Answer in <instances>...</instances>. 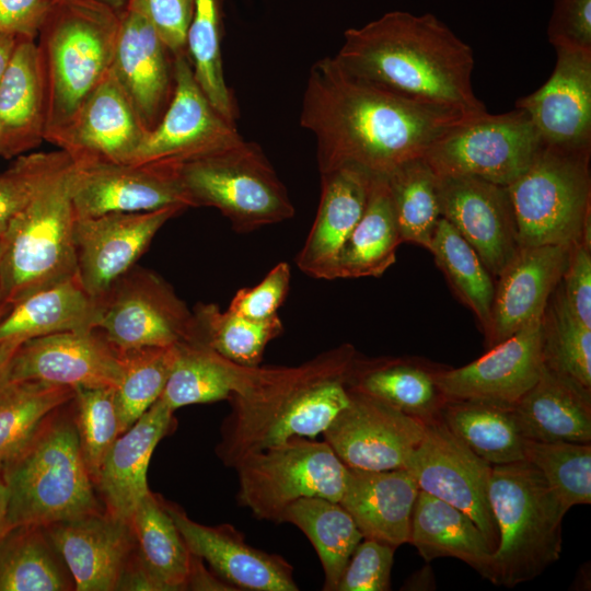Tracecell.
I'll return each instance as SVG.
<instances>
[{
	"label": "cell",
	"mask_w": 591,
	"mask_h": 591,
	"mask_svg": "<svg viewBox=\"0 0 591 591\" xmlns=\"http://www.w3.org/2000/svg\"><path fill=\"white\" fill-rule=\"evenodd\" d=\"M189 208L218 209L239 233L288 220L294 207L260 147L242 140L175 164Z\"/></svg>",
	"instance_id": "9"
},
{
	"label": "cell",
	"mask_w": 591,
	"mask_h": 591,
	"mask_svg": "<svg viewBox=\"0 0 591 591\" xmlns=\"http://www.w3.org/2000/svg\"><path fill=\"white\" fill-rule=\"evenodd\" d=\"M46 8L45 0H0V34L36 38Z\"/></svg>",
	"instance_id": "56"
},
{
	"label": "cell",
	"mask_w": 591,
	"mask_h": 591,
	"mask_svg": "<svg viewBox=\"0 0 591 591\" xmlns=\"http://www.w3.org/2000/svg\"><path fill=\"white\" fill-rule=\"evenodd\" d=\"M394 547L363 537L351 554L336 591H386L390 589Z\"/></svg>",
	"instance_id": "51"
},
{
	"label": "cell",
	"mask_w": 591,
	"mask_h": 591,
	"mask_svg": "<svg viewBox=\"0 0 591 591\" xmlns=\"http://www.w3.org/2000/svg\"><path fill=\"white\" fill-rule=\"evenodd\" d=\"M74 392L39 381L11 383L0 396V466L25 444L49 414L70 402Z\"/></svg>",
	"instance_id": "45"
},
{
	"label": "cell",
	"mask_w": 591,
	"mask_h": 591,
	"mask_svg": "<svg viewBox=\"0 0 591 591\" xmlns=\"http://www.w3.org/2000/svg\"><path fill=\"white\" fill-rule=\"evenodd\" d=\"M174 61L139 1L128 0L119 12L112 72L148 131L159 124L172 100Z\"/></svg>",
	"instance_id": "22"
},
{
	"label": "cell",
	"mask_w": 591,
	"mask_h": 591,
	"mask_svg": "<svg viewBox=\"0 0 591 591\" xmlns=\"http://www.w3.org/2000/svg\"><path fill=\"white\" fill-rule=\"evenodd\" d=\"M174 58L188 56L187 32L195 0H138Z\"/></svg>",
	"instance_id": "53"
},
{
	"label": "cell",
	"mask_w": 591,
	"mask_h": 591,
	"mask_svg": "<svg viewBox=\"0 0 591 591\" xmlns=\"http://www.w3.org/2000/svg\"><path fill=\"white\" fill-rule=\"evenodd\" d=\"M223 0H195L187 32V53L194 77L213 105L228 120L235 123L236 106L223 72Z\"/></svg>",
	"instance_id": "43"
},
{
	"label": "cell",
	"mask_w": 591,
	"mask_h": 591,
	"mask_svg": "<svg viewBox=\"0 0 591 591\" xmlns=\"http://www.w3.org/2000/svg\"><path fill=\"white\" fill-rule=\"evenodd\" d=\"M200 343L224 358L246 367L259 366L269 341L282 331L279 315L256 321L215 303H198L193 310Z\"/></svg>",
	"instance_id": "44"
},
{
	"label": "cell",
	"mask_w": 591,
	"mask_h": 591,
	"mask_svg": "<svg viewBox=\"0 0 591 591\" xmlns=\"http://www.w3.org/2000/svg\"><path fill=\"white\" fill-rule=\"evenodd\" d=\"M339 503L366 538L396 548L408 543L417 482L405 468L366 471L348 467Z\"/></svg>",
	"instance_id": "29"
},
{
	"label": "cell",
	"mask_w": 591,
	"mask_h": 591,
	"mask_svg": "<svg viewBox=\"0 0 591 591\" xmlns=\"http://www.w3.org/2000/svg\"><path fill=\"white\" fill-rule=\"evenodd\" d=\"M65 405L0 466L10 494L12 528H47L104 510L82 455L73 413H63Z\"/></svg>",
	"instance_id": "5"
},
{
	"label": "cell",
	"mask_w": 591,
	"mask_h": 591,
	"mask_svg": "<svg viewBox=\"0 0 591 591\" xmlns=\"http://www.w3.org/2000/svg\"><path fill=\"white\" fill-rule=\"evenodd\" d=\"M148 134L112 69L72 118L45 135L73 164L129 163Z\"/></svg>",
	"instance_id": "18"
},
{
	"label": "cell",
	"mask_w": 591,
	"mask_h": 591,
	"mask_svg": "<svg viewBox=\"0 0 591 591\" xmlns=\"http://www.w3.org/2000/svg\"><path fill=\"white\" fill-rule=\"evenodd\" d=\"M118 351L121 378L115 387V399L125 432L161 396L177 358V345Z\"/></svg>",
	"instance_id": "46"
},
{
	"label": "cell",
	"mask_w": 591,
	"mask_h": 591,
	"mask_svg": "<svg viewBox=\"0 0 591 591\" xmlns=\"http://www.w3.org/2000/svg\"><path fill=\"white\" fill-rule=\"evenodd\" d=\"M102 301L97 328L117 349L200 343L193 311L151 269L134 266Z\"/></svg>",
	"instance_id": "12"
},
{
	"label": "cell",
	"mask_w": 591,
	"mask_h": 591,
	"mask_svg": "<svg viewBox=\"0 0 591 591\" xmlns=\"http://www.w3.org/2000/svg\"><path fill=\"white\" fill-rule=\"evenodd\" d=\"M357 356L349 344L294 367H264L257 381L233 395L217 453L224 465L294 437L314 439L349 404L346 375Z\"/></svg>",
	"instance_id": "3"
},
{
	"label": "cell",
	"mask_w": 591,
	"mask_h": 591,
	"mask_svg": "<svg viewBox=\"0 0 591 591\" xmlns=\"http://www.w3.org/2000/svg\"><path fill=\"white\" fill-rule=\"evenodd\" d=\"M71 163L68 154L58 149L22 154L0 173V235L33 195Z\"/></svg>",
	"instance_id": "50"
},
{
	"label": "cell",
	"mask_w": 591,
	"mask_h": 591,
	"mask_svg": "<svg viewBox=\"0 0 591 591\" xmlns=\"http://www.w3.org/2000/svg\"><path fill=\"white\" fill-rule=\"evenodd\" d=\"M45 1L48 2L49 0H45ZM96 1L111 7L117 12H120L125 8L128 0H96Z\"/></svg>",
	"instance_id": "61"
},
{
	"label": "cell",
	"mask_w": 591,
	"mask_h": 591,
	"mask_svg": "<svg viewBox=\"0 0 591 591\" xmlns=\"http://www.w3.org/2000/svg\"><path fill=\"white\" fill-rule=\"evenodd\" d=\"M334 58L349 73L412 101L468 115L487 112L473 90L471 46L431 13L391 11L350 27Z\"/></svg>",
	"instance_id": "2"
},
{
	"label": "cell",
	"mask_w": 591,
	"mask_h": 591,
	"mask_svg": "<svg viewBox=\"0 0 591 591\" xmlns=\"http://www.w3.org/2000/svg\"><path fill=\"white\" fill-rule=\"evenodd\" d=\"M234 468L239 473V502L256 518L276 522L301 498L339 502L349 471L325 440L305 437L252 453Z\"/></svg>",
	"instance_id": "10"
},
{
	"label": "cell",
	"mask_w": 591,
	"mask_h": 591,
	"mask_svg": "<svg viewBox=\"0 0 591 591\" xmlns=\"http://www.w3.org/2000/svg\"><path fill=\"white\" fill-rule=\"evenodd\" d=\"M541 331L544 366L591 387V328L572 314L559 283L544 310Z\"/></svg>",
	"instance_id": "47"
},
{
	"label": "cell",
	"mask_w": 591,
	"mask_h": 591,
	"mask_svg": "<svg viewBox=\"0 0 591 591\" xmlns=\"http://www.w3.org/2000/svg\"><path fill=\"white\" fill-rule=\"evenodd\" d=\"M164 505V503H163ZM188 551L205 560L233 589L297 591L292 567L282 558L248 545L230 525L207 526L181 509L164 505Z\"/></svg>",
	"instance_id": "26"
},
{
	"label": "cell",
	"mask_w": 591,
	"mask_h": 591,
	"mask_svg": "<svg viewBox=\"0 0 591 591\" xmlns=\"http://www.w3.org/2000/svg\"><path fill=\"white\" fill-rule=\"evenodd\" d=\"M401 243L386 177L373 175L363 213L338 253L335 279L382 276Z\"/></svg>",
	"instance_id": "36"
},
{
	"label": "cell",
	"mask_w": 591,
	"mask_h": 591,
	"mask_svg": "<svg viewBox=\"0 0 591 591\" xmlns=\"http://www.w3.org/2000/svg\"><path fill=\"white\" fill-rule=\"evenodd\" d=\"M71 164L33 195L3 234L1 288L10 310L27 296L77 275Z\"/></svg>",
	"instance_id": "7"
},
{
	"label": "cell",
	"mask_w": 591,
	"mask_h": 591,
	"mask_svg": "<svg viewBox=\"0 0 591 591\" xmlns=\"http://www.w3.org/2000/svg\"><path fill=\"white\" fill-rule=\"evenodd\" d=\"M589 149L543 144L531 165L506 188L520 247L590 244Z\"/></svg>",
	"instance_id": "8"
},
{
	"label": "cell",
	"mask_w": 591,
	"mask_h": 591,
	"mask_svg": "<svg viewBox=\"0 0 591 591\" xmlns=\"http://www.w3.org/2000/svg\"><path fill=\"white\" fill-rule=\"evenodd\" d=\"M18 36L13 34H0V81L11 60Z\"/></svg>",
	"instance_id": "59"
},
{
	"label": "cell",
	"mask_w": 591,
	"mask_h": 591,
	"mask_svg": "<svg viewBox=\"0 0 591 591\" xmlns=\"http://www.w3.org/2000/svg\"><path fill=\"white\" fill-rule=\"evenodd\" d=\"M549 79L515 101L546 146L591 148V50L557 47Z\"/></svg>",
	"instance_id": "24"
},
{
	"label": "cell",
	"mask_w": 591,
	"mask_h": 591,
	"mask_svg": "<svg viewBox=\"0 0 591 591\" xmlns=\"http://www.w3.org/2000/svg\"><path fill=\"white\" fill-rule=\"evenodd\" d=\"M170 105L130 159L132 164H179L233 146L244 138L198 85L188 56L175 58Z\"/></svg>",
	"instance_id": "14"
},
{
	"label": "cell",
	"mask_w": 591,
	"mask_h": 591,
	"mask_svg": "<svg viewBox=\"0 0 591 591\" xmlns=\"http://www.w3.org/2000/svg\"><path fill=\"white\" fill-rule=\"evenodd\" d=\"M491 467L440 418L426 422L422 438L404 466L420 490L470 515L495 551L498 531L488 496Z\"/></svg>",
	"instance_id": "13"
},
{
	"label": "cell",
	"mask_w": 591,
	"mask_h": 591,
	"mask_svg": "<svg viewBox=\"0 0 591 591\" xmlns=\"http://www.w3.org/2000/svg\"><path fill=\"white\" fill-rule=\"evenodd\" d=\"M264 367L235 363L202 343L177 344V358L159 397L173 412L193 405L230 399L248 390Z\"/></svg>",
	"instance_id": "34"
},
{
	"label": "cell",
	"mask_w": 591,
	"mask_h": 591,
	"mask_svg": "<svg viewBox=\"0 0 591 591\" xmlns=\"http://www.w3.org/2000/svg\"><path fill=\"white\" fill-rule=\"evenodd\" d=\"M488 496L498 544L486 579L512 588L559 559L567 510L534 465L525 460L494 465Z\"/></svg>",
	"instance_id": "6"
},
{
	"label": "cell",
	"mask_w": 591,
	"mask_h": 591,
	"mask_svg": "<svg viewBox=\"0 0 591 591\" xmlns=\"http://www.w3.org/2000/svg\"><path fill=\"white\" fill-rule=\"evenodd\" d=\"M543 141L521 109L485 112L456 126L425 154L438 177L474 176L507 187L531 165Z\"/></svg>",
	"instance_id": "11"
},
{
	"label": "cell",
	"mask_w": 591,
	"mask_h": 591,
	"mask_svg": "<svg viewBox=\"0 0 591 591\" xmlns=\"http://www.w3.org/2000/svg\"><path fill=\"white\" fill-rule=\"evenodd\" d=\"M524 460L534 465L568 511L591 502V445L524 440Z\"/></svg>",
	"instance_id": "48"
},
{
	"label": "cell",
	"mask_w": 591,
	"mask_h": 591,
	"mask_svg": "<svg viewBox=\"0 0 591 591\" xmlns=\"http://www.w3.org/2000/svg\"><path fill=\"white\" fill-rule=\"evenodd\" d=\"M136 558L155 591L187 589L193 555L163 502L149 491L129 521Z\"/></svg>",
	"instance_id": "38"
},
{
	"label": "cell",
	"mask_w": 591,
	"mask_h": 591,
	"mask_svg": "<svg viewBox=\"0 0 591 591\" xmlns=\"http://www.w3.org/2000/svg\"><path fill=\"white\" fill-rule=\"evenodd\" d=\"M72 412L82 455L94 483L108 451L123 433L115 389H76Z\"/></svg>",
	"instance_id": "49"
},
{
	"label": "cell",
	"mask_w": 591,
	"mask_h": 591,
	"mask_svg": "<svg viewBox=\"0 0 591 591\" xmlns=\"http://www.w3.org/2000/svg\"><path fill=\"white\" fill-rule=\"evenodd\" d=\"M69 192L76 218L189 208L175 164L72 163Z\"/></svg>",
	"instance_id": "16"
},
{
	"label": "cell",
	"mask_w": 591,
	"mask_h": 591,
	"mask_svg": "<svg viewBox=\"0 0 591 591\" xmlns=\"http://www.w3.org/2000/svg\"><path fill=\"white\" fill-rule=\"evenodd\" d=\"M46 109L35 38L18 37L0 81V157L18 158L45 139Z\"/></svg>",
	"instance_id": "31"
},
{
	"label": "cell",
	"mask_w": 591,
	"mask_h": 591,
	"mask_svg": "<svg viewBox=\"0 0 591 591\" xmlns=\"http://www.w3.org/2000/svg\"><path fill=\"white\" fill-rule=\"evenodd\" d=\"M408 543L426 561L455 557L487 578L494 548L482 530L465 512L422 490L414 505Z\"/></svg>",
	"instance_id": "35"
},
{
	"label": "cell",
	"mask_w": 591,
	"mask_h": 591,
	"mask_svg": "<svg viewBox=\"0 0 591 591\" xmlns=\"http://www.w3.org/2000/svg\"><path fill=\"white\" fill-rule=\"evenodd\" d=\"M2 250H3V235H0V269H1ZM9 311H10V308L5 304L3 294H2L1 274H0V318L3 317Z\"/></svg>",
	"instance_id": "60"
},
{
	"label": "cell",
	"mask_w": 591,
	"mask_h": 591,
	"mask_svg": "<svg viewBox=\"0 0 591 591\" xmlns=\"http://www.w3.org/2000/svg\"><path fill=\"white\" fill-rule=\"evenodd\" d=\"M439 367L415 358H354L346 375L349 390L384 402L429 422L447 402L436 382Z\"/></svg>",
	"instance_id": "32"
},
{
	"label": "cell",
	"mask_w": 591,
	"mask_h": 591,
	"mask_svg": "<svg viewBox=\"0 0 591 591\" xmlns=\"http://www.w3.org/2000/svg\"><path fill=\"white\" fill-rule=\"evenodd\" d=\"M102 306L76 275L15 303L0 318V343L97 328Z\"/></svg>",
	"instance_id": "33"
},
{
	"label": "cell",
	"mask_w": 591,
	"mask_h": 591,
	"mask_svg": "<svg viewBox=\"0 0 591 591\" xmlns=\"http://www.w3.org/2000/svg\"><path fill=\"white\" fill-rule=\"evenodd\" d=\"M185 209L171 206L76 218L77 276L85 290L103 300L118 279L136 266L158 231Z\"/></svg>",
	"instance_id": "17"
},
{
	"label": "cell",
	"mask_w": 591,
	"mask_h": 591,
	"mask_svg": "<svg viewBox=\"0 0 591 591\" xmlns=\"http://www.w3.org/2000/svg\"><path fill=\"white\" fill-rule=\"evenodd\" d=\"M439 200L441 217L497 277L520 248L507 188L474 176H444L439 177Z\"/></svg>",
	"instance_id": "20"
},
{
	"label": "cell",
	"mask_w": 591,
	"mask_h": 591,
	"mask_svg": "<svg viewBox=\"0 0 591 591\" xmlns=\"http://www.w3.org/2000/svg\"><path fill=\"white\" fill-rule=\"evenodd\" d=\"M44 528L18 525L0 540V591L73 590Z\"/></svg>",
	"instance_id": "40"
},
{
	"label": "cell",
	"mask_w": 591,
	"mask_h": 591,
	"mask_svg": "<svg viewBox=\"0 0 591 591\" xmlns=\"http://www.w3.org/2000/svg\"><path fill=\"white\" fill-rule=\"evenodd\" d=\"M525 439L591 441V387L544 366L536 383L514 404Z\"/></svg>",
	"instance_id": "30"
},
{
	"label": "cell",
	"mask_w": 591,
	"mask_h": 591,
	"mask_svg": "<svg viewBox=\"0 0 591 591\" xmlns=\"http://www.w3.org/2000/svg\"><path fill=\"white\" fill-rule=\"evenodd\" d=\"M320 175L316 216L296 263L312 278L333 280L338 253L363 213L373 175L355 166Z\"/></svg>",
	"instance_id": "27"
},
{
	"label": "cell",
	"mask_w": 591,
	"mask_h": 591,
	"mask_svg": "<svg viewBox=\"0 0 591 591\" xmlns=\"http://www.w3.org/2000/svg\"><path fill=\"white\" fill-rule=\"evenodd\" d=\"M290 278L289 264H277L259 283L240 289L231 299L228 310L256 321L277 315L288 294Z\"/></svg>",
	"instance_id": "52"
},
{
	"label": "cell",
	"mask_w": 591,
	"mask_h": 591,
	"mask_svg": "<svg viewBox=\"0 0 591 591\" xmlns=\"http://www.w3.org/2000/svg\"><path fill=\"white\" fill-rule=\"evenodd\" d=\"M173 410L160 398L114 442L94 486L102 496L105 511L130 521L140 501L148 495L147 472L159 441L169 432Z\"/></svg>",
	"instance_id": "28"
},
{
	"label": "cell",
	"mask_w": 591,
	"mask_h": 591,
	"mask_svg": "<svg viewBox=\"0 0 591 591\" xmlns=\"http://www.w3.org/2000/svg\"><path fill=\"white\" fill-rule=\"evenodd\" d=\"M476 116L397 95L325 57L311 67L300 124L316 139L320 173L355 166L386 177Z\"/></svg>",
	"instance_id": "1"
},
{
	"label": "cell",
	"mask_w": 591,
	"mask_h": 591,
	"mask_svg": "<svg viewBox=\"0 0 591 591\" xmlns=\"http://www.w3.org/2000/svg\"><path fill=\"white\" fill-rule=\"evenodd\" d=\"M542 317L529 323L478 359L455 369L439 368L436 382L445 399H486L514 405L544 368Z\"/></svg>",
	"instance_id": "21"
},
{
	"label": "cell",
	"mask_w": 591,
	"mask_h": 591,
	"mask_svg": "<svg viewBox=\"0 0 591 591\" xmlns=\"http://www.w3.org/2000/svg\"><path fill=\"white\" fill-rule=\"evenodd\" d=\"M21 344V341L16 340H7L0 343V396L11 384V362L15 351Z\"/></svg>",
	"instance_id": "57"
},
{
	"label": "cell",
	"mask_w": 591,
	"mask_h": 591,
	"mask_svg": "<svg viewBox=\"0 0 591 591\" xmlns=\"http://www.w3.org/2000/svg\"><path fill=\"white\" fill-rule=\"evenodd\" d=\"M559 287L572 314L591 328V246L581 241L571 246Z\"/></svg>",
	"instance_id": "55"
},
{
	"label": "cell",
	"mask_w": 591,
	"mask_h": 591,
	"mask_svg": "<svg viewBox=\"0 0 591 591\" xmlns=\"http://www.w3.org/2000/svg\"><path fill=\"white\" fill-rule=\"evenodd\" d=\"M547 35L554 48L591 50V0H554Z\"/></svg>",
	"instance_id": "54"
},
{
	"label": "cell",
	"mask_w": 591,
	"mask_h": 591,
	"mask_svg": "<svg viewBox=\"0 0 591 591\" xmlns=\"http://www.w3.org/2000/svg\"><path fill=\"white\" fill-rule=\"evenodd\" d=\"M120 378L119 351L99 328L25 340L10 371L11 383L39 381L73 390L115 389Z\"/></svg>",
	"instance_id": "19"
},
{
	"label": "cell",
	"mask_w": 591,
	"mask_h": 591,
	"mask_svg": "<svg viewBox=\"0 0 591 591\" xmlns=\"http://www.w3.org/2000/svg\"><path fill=\"white\" fill-rule=\"evenodd\" d=\"M514 405L486 399H448L440 419L491 466L524 460L523 437Z\"/></svg>",
	"instance_id": "37"
},
{
	"label": "cell",
	"mask_w": 591,
	"mask_h": 591,
	"mask_svg": "<svg viewBox=\"0 0 591 591\" xmlns=\"http://www.w3.org/2000/svg\"><path fill=\"white\" fill-rule=\"evenodd\" d=\"M118 30L119 12L96 0L47 2L36 36L45 135L66 125L109 73Z\"/></svg>",
	"instance_id": "4"
},
{
	"label": "cell",
	"mask_w": 591,
	"mask_h": 591,
	"mask_svg": "<svg viewBox=\"0 0 591 591\" xmlns=\"http://www.w3.org/2000/svg\"><path fill=\"white\" fill-rule=\"evenodd\" d=\"M77 591L119 590L135 557L128 522L104 510L44 528Z\"/></svg>",
	"instance_id": "23"
},
{
	"label": "cell",
	"mask_w": 591,
	"mask_h": 591,
	"mask_svg": "<svg viewBox=\"0 0 591 591\" xmlns=\"http://www.w3.org/2000/svg\"><path fill=\"white\" fill-rule=\"evenodd\" d=\"M428 250L455 294L475 314L485 332L495 294L494 276L476 251L442 217Z\"/></svg>",
	"instance_id": "42"
},
{
	"label": "cell",
	"mask_w": 591,
	"mask_h": 591,
	"mask_svg": "<svg viewBox=\"0 0 591 591\" xmlns=\"http://www.w3.org/2000/svg\"><path fill=\"white\" fill-rule=\"evenodd\" d=\"M280 522L292 523L305 534L324 570L323 589L336 591L351 554L363 538L351 515L338 501L309 497L290 503Z\"/></svg>",
	"instance_id": "39"
},
{
	"label": "cell",
	"mask_w": 591,
	"mask_h": 591,
	"mask_svg": "<svg viewBox=\"0 0 591 591\" xmlns=\"http://www.w3.org/2000/svg\"><path fill=\"white\" fill-rule=\"evenodd\" d=\"M349 404L323 432L340 461L350 468H404L420 442L425 425L395 407L349 390Z\"/></svg>",
	"instance_id": "15"
},
{
	"label": "cell",
	"mask_w": 591,
	"mask_h": 591,
	"mask_svg": "<svg viewBox=\"0 0 591 591\" xmlns=\"http://www.w3.org/2000/svg\"><path fill=\"white\" fill-rule=\"evenodd\" d=\"M10 494L0 468V540L12 529L9 520Z\"/></svg>",
	"instance_id": "58"
},
{
	"label": "cell",
	"mask_w": 591,
	"mask_h": 591,
	"mask_svg": "<svg viewBox=\"0 0 591 591\" xmlns=\"http://www.w3.org/2000/svg\"><path fill=\"white\" fill-rule=\"evenodd\" d=\"M403 243L429 248L441 219L439 177L425 160H412L386 176Z\"/></svg>",
	"instance_id": "41"
},
{
	"label": "cell",
	"mask_w": 591,
	"mask_h": 591,
	"mask_svg": "<svg viewBox=\"0 0 591 591\" xmlns=\"http://www.w3.org/2000/svg\"><path fill=\"white\" fill-rule=\"evenodd\" d=\"M572 245L518 250L497 276L490 317L484 332L487 348L543 316L549 297L561 280Z\"/></svg>",
	"instance_id": "25"
}]
</instances>
